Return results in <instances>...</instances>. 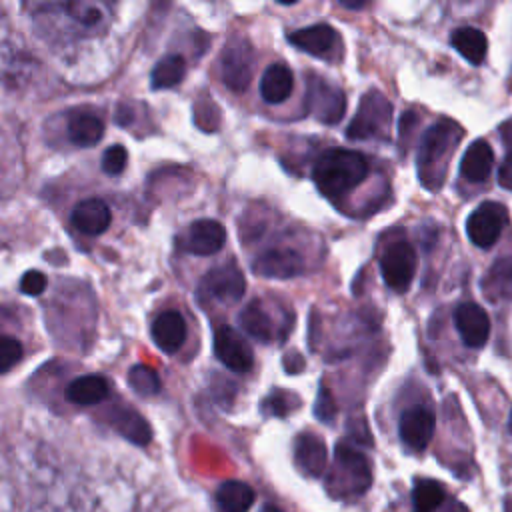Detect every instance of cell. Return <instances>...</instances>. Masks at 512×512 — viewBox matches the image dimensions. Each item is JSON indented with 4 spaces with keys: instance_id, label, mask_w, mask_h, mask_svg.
<instances>
[{
    "instance_id": "d4e9b609",
    "label": "cell",
    "mask_w": 512,
    "mask_h": 512,
    "mask_svg": "<svg viewBox=\"0 0 512 512\" xmlns=\"http://www.w3.org/2000/svg\"><path fill=\"white\" fill-rule=\"evenodd\" d=\"M216 500L224 512H248L256 500V492L242 480H226L218 486Z\"/></svg>"
},
{
    "instance_id": "83f0119b",
    "label": "cell",
    "mask_w": 512,
    "mask_h": 512,
    "mask_svg": "<svg viewBox=\"0 0 512 512\" xmlns=\"http://www.w3.org/2000/svg\"><path fill=\"white\" fill-rule=\"evenodd\" d=\"M184 74H186L184 58L180 54H170L154 66L152 76H150V84H152L154 90H166V88H172V86L180 84Z\"/></svg>"
},
{
    "instance_id": "277c9868",
    "label": "cell",
    "mask_w": 512,
    "mask_h": 512,
    "mask_svg": "<svg viewBox=\"0 0 512 512\" xmlns=\"http://www.w3.org/2000/svg\"><path fill=\"white\" fill-rule=\"evenodd\" d=\"M392 122V104L388 98L370 90L362 96L354 118L346 128L348 140H386Z\"/></svg>"
},
{
    "instance_id": "b9f144b4",
    "label": "cell",
    "mask_w": 512,
    "mask_h": 512,
    "mask_svg": "<svg viewBox=\"0 0 512 512\" xmlns=\"http://www.w3.org/2000/svg\"><path fill=\"white\" fill-rule=\"evenodd\" d=\"M508 428H510V432H512V412H510V422H508Z\"/></svg>"
},
{
    "instance_id": "5bb4252c",
    "label": "cell",
    "mask_w": 512,
    "mask_h": 512,
    "mask_svg": "<svg viewBox=\"0 0 512 512\" xmlns=\"http://www.w3.org/2000/svg\"><path fill=\"white\" fill-rule=\"evenodd\" d=\"M226 242V230L220 222L204 218L190 224L186 238H184V250L196 256H212L222 250Z\"/></svg>"
},
{
    "instance_id": "e575fe53",
    "label": "cell",
    "mask_w": 512,
    "mask_h": 512,
    "mask_svg": "<svg viewBox=\"0 0 512 512\" xmlns=\"http://www.w3.org/2000/svg\"><path fill=\"white\" fill-rule=\"evenodd\" d=\"M46 284H48V278L46 274L38 272V270H28L22 278H20V290L22 294L26 296H38L46 290Z\"/></svg>"
},
{
    "instance_id": "d6986e66",
    "label": "cell",
    "mask_w": 512,
    "mask_h": 512,
    "mask_svg": "<svg viewBox=\"0 0 512 512\" xmlns=\"http://www.w3.org/2000/svg\"><path fill=\"white\" fill-rule=\"evenodd\" d=\"M108 422L120 436H124L132 444L146 446L152 440V430L146 418L128 406H114L108 412Z\"/></svg>"
},
{
    "instance_id": "f1b7e54d",
    "label": "cell",
    "mask_w": 512,
    "mask_h": 512,
    "mask_svg": "<svg viewBox=\"0 0 512 512\" xmlns=\"http://www.w3.org/2000/svg\"><path fill=\"white\" fill-rule=\"evenodd\" d=\"M444 502V488L440 482L430 478H420L412 490L414 512H436Z\"/></svg>"
},
{
    "instance_id": "6da1fadb",
    "label": "cell",
    "mask_w": 512,
    "mask_h": 512,
    "mask_svg": "<svg viewBox=\"0 0 512 512\" xmlns=\"http://www.w3.org/2000/svg\"><path fill=\"white\" fill-rule=\"evenodd\" d=\"M462 136L464 130L450 118H440L430 128H426L416 158V170L424 188L436 192L442 186L446 166L450 164V156Z\"/></svg>"
},
{
    "instance_id": "e0dca14e",
    "label": "cell",
    "mask_w": 512,
    "mask_h": 512,
    "mask_svg": "<svg viewBox=\"0 0 512 512\" xmlns=\"http://www.w3.org/2000/svg\"><path fill=\"white\" fill-rule=\"evenodd\" d=\"M70 222L78 232L96 236V234H102L110 226L112 212H110L108 204L102 202L100 198H88L74 206Z\"/></svg>"
},
{
    "instance_id": "4fadbf2b",
    "label": "cell",
    "mask_w": 512,
    "mask_h": 512,
    "mask_svg": "<svg viewBox=\"0 0 512 512\" xmlns=\"http://www.w3.org/2000/svg\"><path fill=\"white\" fill-rule=\"evenodd\" d=\"M252 270L264 278L284 280L304 272V258L292 248H272L252 262Z\"/></svg>"
},
{
    "instance_id": "8992f818",
    "label": "cell",
    "mask_w": 512,
    "mask_h": 512,
    "mask_svg": "<svg viewBox=\"0 0 512 512\" xmlns=\"http://www.w3.org/2000/svg\"><path fill=\"white\" fill-rule=\"evenodd\" d=\"M508 224V210L504 204L486 200L478 204L466 218V234L478 248H490L500 238Z\"/></svg>"
},
{
    "instance_id": "9c48e42d",
    "label": "cell",
    "mask_w": 512,
    "mask_h": 512,
    "mask_svg": "<svg viewBox=\"0 0 512 512\" xmlns=\"http://www.w3.org/2000/svg\"><path fill=\"white\" fill-rule=\"evenodd\" d=\"M246 280L242 270L234 262L212 268L200 282V292L204 298L218 300L224 304L238 302L244 296Z\"/></svg>"
},
{
    "instance_id": "cb8c5ba5",
    "label": "cell",
    "mask_w": 512,
    "mask_h": 512,
    "mask_svg": "<svg viewBox=\"0 0 512 512\" xmlns=\"http://www.w3.org/2000/svg\"><path fill=\"white\" fill-rule=\"evenodd\" d=\"M450 44L452 48L470 64L478 66L484 62L486 58V50H488V40L484 36L482 30L474 28V26H462L456 28L450 36Z\"/></svg>"
},
{
    "instance_id": "60d3db41",
    "label": "cell",
    "mask_w": 512,
    "mask_h": 512,
    "mask_svg": "<svg viewBox=\"0 0 512 512\" xmlns=\"http://www.w3.org/2000/svg\"><path fill=\"white\" fill-rule=\"evenodd\" d=\"M262 512H282L280 508H276V506H266Z\"/></svg>"
},
{
    "instance_id": "d6a6232c",
    "label": "cell",
    "mask_w": 512,
    "mask_h": 512,
    "mask_svg": "<svg viewBox=\"0 0 512 512\" xmlns=\"http://www.w3.org/2000/svg\"><path fill=\"white\" fill-rule=\"evenodd\" d=\"M126 162H128V152L124 146L120 144H114L110 146L104 156H102V170L108 174V176H118L124 172L126 168Z\"/></svg>"
},
{
    "instance_id": "484cf974",
    "label": "cell",
    "mask_w": 512,
    "mask_h": 512,
    "mask_svg": "<svg viewBox=\"0 0 512 512\" xmlns=\"http://www.w3.org/2000/svg\"><path fill=\"white\" fill-rule=\"evenodd\" d=\"M104 134V124L96 114L74 112L68 120V138L76 146H94Z\"/></svg>"
},
{
    "instance_id": "8fae6325",
    "label": "cell",
    "mask_w": 512,
    "mask_h": 512,
    "mask_svg": "<svg viewBox=\"0 0 512 512\" xmlns=\"http://www.w3.org/2000/svg\"><path fill=\"white\" fill-rule=\"evenodd\" d=\"M434 428H436L434 412L426 406L406 408L398 422L400 440L414 452H422L430 444L434 436Z\"/></svg>"
},
{
    "instance_id": "603a6c76",
    "label": "cell",
    "mask_w": 512,
    "mask_h": 512,
    "mask_svg": "<svg viewBox=\"0 0 512 512\" xmlns=\"http://www.w3.org/2000/svg\"><path fill=\"white\" fill-rule=\"evenodd\" d=\"M110 392L108 380L104 376L98 374H86V376H78L74 378L66 390L64 396L68 402L78 404V406H92L102 402Z\"/></svg>"
},
{
    "instance_id": "7c38bea8",
    "label": "cell",
    "mask_w": 512,
    "mask_h": 512,
    "mask_svg": "<svg viewBox=\"0 0 512 512\" xmlns=\"http://www.w3.org/2000/svg\"><path fill=\"white\" fill-rule=\"evenodd\" d=\"M454 326L468 348H482L490 336V318L474 302H462L454 310Z\"/></svg>"
},
{
    "instance_id": "ac0fdd59",
    "label": "cell",
    "mask_w": 512,
    "mask_h": 512,
    "mask_svg": "<svg viewBox=\"0 0 512 512\" xmlns=\"http://www.w3.org/2000/svg\"><path fill=\"white\" fill-rule=\"evenodd\" d=\"M152 340L162 352L174 354L186 340V322L182 314L176 310L158 314L152 322Z\"/></svg>"
},
{
    "instance_id": "44dd1931",
    "label": "cell",
    "mask_w": 512,
    "mask_h": 512,
    "mask_svg": "<svg viewBox=\"0 0 512 512\" xmlns=\"http://www.w3.org/2000/svg\"><path fill=\"white\" fill-rule=\"evenodd\" d=\"M494 166V150L486 140H474L464 150L460 160V174L468 182H484Z\"/></svg>"
},
{
    "instance_id": "836d02e7",
    "label": "cell",
    "mask_w": 512,
    "mask_h": 512,
    "mask_svg": "<svg viewBox=\"0 0 512 512\" xmlns=\"http://www.w3.org/2000/svg\"><path fill=\"white\" fill-rule=\"evenodd\" d=\"M314 416L324 424H330L336 416V402L326 386L318 388V396L314 402Z\"/></svg>"
},
{
    "instance_id": "2e32d148",
    "label": "cell",
    "mask_w": 512,
    "mask_h": 512,
    "mask_svg": "<svg viewBox=\"0 0 512 512\" xmlns=\"http://www.w3.org/2000/svg\"><path fill=\"white\" fill-rule=\"evenodd\" d=\"M288 42L306 54L328 58L338 42V34L328 24H312L296 32H290Z\"/></svg>"
},
{
    "instance_id": "4dcf8cb0",
    "label": "cell",
    "mask_w": 512,
    "mask_h": 512,
    "mask_svg": "<svg viewBox=\"0 0 512 512\" xmlns=\"http://www.w3.org/2000/svg\"><path fill=\"white\" fill-rule=\"evenodd\" d=\"M294 406H298V398L286 390H274L262 402V410L266 414L280 416V418H284Z\"/></svg>"
},
{
    "instance_id": "d590c367",
    "label": "cell",
    "mask_w": 512,
    "mask_h": 512,
    "mask_svg": "<svg viewBox=\"0 0 512 512\" xmlns=\"http://www.w3.org/2000/svg\"><path fill=\"white\" fill-rule=\"evenodd\" d=\"M68 10L72 12V16L82 22L84 26H96L100 20H102V12L100 8L96 6H88V4H82V2H76V4H70Z\"/></svg>"
},
{
    "instance_id": "7402d4cb",
    "label": "cell",
    "mask_w": 512,
    "mask_h": 512,
    "mask_svg": "<svg viewBox=\"0 0 512 512\" xmlns=\"http://www.w3.org/2000/svg\"><path fill=\"white\" fill-rule=\"evenodd\" d=\"M292 88H294V76L286 64L276 62L264 70L260 80V96L264 102L280 104L292 94Z\"/></svg>"
},
{
    "instance_id": "5b68a950",
    "label": "cell",
    "mask_w": 512,
    "mask_h": 512,
    "mask_svg": "<svg viewBox=\"0 0 512 512\" xmlns=\"http://www.w3.org/2000/svg\"><path fill=\"white\" fill-rule=\"evenodd\" d=\"M224 84L234 92H244L254 72V50L244 36H232L220 56Z\"/></svg>"
},
{
    "instance_id": "8d00e7d4",
    "label": "cell",
    "mask_w": 512,
    "mask_h": 512,
    "mask_svg": "<svg viewBox=\"0 0 512 512\" xmlns=\"http://www.w3.org/2000/svg\"><path fill=\"white\" fill-rule=\"evenodd\" d=\"M498 184L506 190H512V150L506 154L498 168Z\"/></svg>"
},
{
    "instance_id": "7a4b0ae2",
    "label": "cell",
    "mask_w": 512,
    "mask_h": 512,
    "mask_svg": "<svg viewBox=\"0 0 512 512\" xmlns=\"http://www.w3.org/2000/svg\"><path fill=\"white\" fill-rule=\"evenodd\" d=\"M368 168L364 154L346 148H330L314 162L312 178L324 196L338 198L364 182Z\"/></svg>"
},
{
    "instance_id": "30bf717a",
    "label": "cell",
    "mask_w": 512,
    "mask_h": 512,
    "mask_svg": "<svg viewBox=\"0 0 512 512\" xmlns=\"http://www.w3.org/2000/svg\"><path fill=\"white\" fill-rule=\"evenodd\" d=\"M214 354L232 372H248L254 364V354L248 340L232 326H218L214 332Z\"/></svg>"
},
{
    "instance_id": "52a82bcc",
    "label": "cell",
    "mask_w": 512,
    "mask_h": 512,
    "mask_svg": "<svg viewBox=\"0 0 512 512\" xmlns=\"http://www.w3.org/2000/svg\"><path fill=\"white\" fill-rule=\"evenodd\" d=\"M418 266V256L416 250L412 248L410 242L406 240H396L392 242L382 258H380V272L384 282L394 290V292H406L408 286L414 280Z\"/></svg>"
},
{
    "instance_id": "3957f363",
    "label": "cell",
    "mask_w": 512,
    "mask_h": 512,
    "mask_svg": "<svg viewBox=\"0 0 512 512\" xmlns=\"http://www.w3.org/2000/svg\"><path fill=\"white\" fill-rule=\"evenodd\" d=\"M372 484V470L368 458L348 442H338L334 450V464L326 476L328 492L338 500H352L362 496Z\"/></svg>"
},
{
    "instance_id": "4316f807",
    "label": "cell",
    "mask_w": 512,
    "mask_h": 512,
    "mask_svg": "<svg viewBox=\"0 0 512 512\" xmlns=\"http://www.w3.org/2000/svg\"><path fill=\"white\" fill-rule=\"evenodd\" d=\"M238 322L242 326V330L260 340V342H270L272 340V334H274V326H272V320L270 316L266 314V310L262 308V304L258 300L246 304L238 316Z\"/></svg>"
},
{
    "instance_id": "ba28073f",
    "label": "cell",
    "mask_w": 512,
    "mask_h": 512,
    "mask_svg": "<svg viewBox=\"0 0 512 512\" xmlns=\"http://www.w3.org/2000/svg\"><path fill=\"white\" fill-rule=\"evenodd\" d=\"M306 106L322 124H338L346 112V96L328 80L312 76L308 80Z\"/></svg>"
},
{
    "instance_id": "f35d334b",
    "label": "cell",
    "mask_w": 512,
    "mask_h": 512,
    "mask_svg": "<svg viewBox=\"0 0 512 512\" xmlns=\"http://www.w3.org/2000/svg\"><path fill=\"white\" fill-rule=\"evenodd\" d=\"M340 4L344 8H350V10H360V8L366 6V2H348V0H340Z\"/></svg>"
},
{
    "instance_id": "1f68e13d",
    "label": "cell",
    "mask_w": 512,
    "mask_h": 512,
    "mask_svg": "<svg viewBox=\"0 0 512 512\" xmlns=\"http://www.w3.org/2000/svg\"><path fill=\"white\" fill-rule=\"evenodd\" d=\"M22 354H24V348L16 338L0 336V374L16 366L22 360Z\"/></svg>"
},
{
    "instance_id": "ffe728a7",
    "label": "cell",
    "mask_w": 512,
    "mask_h": 512,
    "mask_svg": "<svg viewBox=\"0 0 512 512\" xmlns=\"http://www.w3.org/2000/svg\"><path fill=\"white\" fill-rule=\"evenodd\" d=\"M480 286L490 302H512V256L496 258Z\"/></svg>"
},
{
    "instance_id": "f546056e",
    "label": "cell",
    "mask_w": 512,
    "mask_h": 512,
    "mask_svg": "<svg viewBox=\"0 0 512 512\" xmlns=\"http://www.w3.org/2000/svg\"><path fill=\"white\" fill-rule=\"evenodd\" d=\"M128 384L140 396H154L160 392V378L154 368L148 366H132L128 370Z\"/></svg>"
},
{
    "instance_id": "ab89813d",
    "label": "cell",
    "mask_w": 512,
    "mask_h": 512,
    "mask_svg": "<svg viewBox=\"0 0 512 512\" xmlns=\"http://www.w3.org/2000/svg\"><path fill=\"white\" fill-rule=\"evenodd\" d=\"M504 512H512V496L506 498V502H504Z\"/></svg>"
},
{
    "instance_id": "9a60e30c",
    "label": "cell",
    "mask_w": 512,
    "mask_h": 512,
    "mask_svg": "<svg viewBox=\"0 0 512 512\" xmlns=\"http://www.w3.org/2000/svg\"><path fill=\"white\" fill-rule=\"evenodd\" d=\"M294 462L302 474L318 478L324 474L328 464L326 444L312 432H302L294 440Z\"/></svg>"
},
{
    "instance_id": "74e56055",
    "label": "cell",
    "mask_w": 512,
    "mask_h": 512,
    "mask_svg": "<svg viewBox=\"0 0 512 512\" xmlns=\"http://www.w3.org/2000/svg\"><path fill=\"white\" fill-rule=\"evenodd\" d=\"M284 368L288 374H294V372H300L304 368V358L298 354V352H288L284 356Z\"/></svg>"
}]
</instances>
